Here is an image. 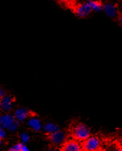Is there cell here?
<instances>
[{
    "label": "cell",
    "instance_id": "obj_2",
    "mask_svg": "<svg viewBox=\"0 0 122 151\" xmlns=\"http://www.w3.org/2000/svg\"><path fill=\"white\" fill-rule=\"evenodd\" d=\"M81 147L83 150L86 151H96L102 149L100 139L96 136L90 135L88 138L84 140L81 143Z\"/></svg>",
    "mask_w": 122,
    "mask_h": 151
},
{
    "label": "cell",
    "instance_id": "obj_7",
    "mask_svg": "<svg viewBox=\"0 0 122 151\" xmlns=\"http://www.w3.org/2000/svg\"><path fill=\"white\" fill-rule=\"evenodd\" d=\"M60 150L65 151H79L82 150V147L81 144L74 139L64 142L61 145Z\"/></svg>",
    "mask_w": 122,
    "mask_h": 151
},
{
    "label": "cell",
    "instance_id": "obj_3",
    "mask_svg": "<svg viewBox=\"0 0 122 151\" xmlns=\"http://www.w3.org/2000/svg\"><path fill=\"white\" fill-rule=\"evenodd\" d=\"M0 125L4 129L14 132L18 129L19 122L15 119V116L10 114H4L0 116Z\"/></svg>",
    "mask_w": 122,
    "mask_h": 151
},
{
    "label": "cell",
    "instance_id": "obj_14",
    "mask_svg": "<svg viewBox=\"0 0 122 151\" xmlns=\"http://www.w3.org/2000/svg\"><path fill=\"white\" fill-rule=\"evenodd\" d=\"M23 144L22 142H19L18 144L12 146V147H10V150L11 151H21L22 147H23Z\"/></svg>",
    "mask_w": 122,
    "mask_h": 151
},
{
    "label": "cell",
    "instance_id": "obj_9",
    "mask_svg": "<svg viewBox=\"0 0 122 151\" xmlns=\"http://www.w3.org/2000/svg\"><path fill=\"white\" fill-rule=\"evenodd\" d=\"M32 113L29 110L26 109V108H19L17 110L15 113V118L18 122H23L25 119H27L28 117L31 116Z\"/></svg>",
    "mask_w": 122,
    "mask_h": 151
},
{
    "label": "cell",
    "instance_id": "obj_21",
    "mask_svg": "<svg viewBox=\"0 0 122 151\" xmlns=\"http://www.w3.org/2000/svg\"><path fill=\"white\" fill-rule=\"evenodd\" d=\"M105 1H111V0H105Z\"/></svg>",
    "mask_w": 122,
    "mask_h": 151
},
{
    "label": "cell",
    "instance_id": "obj_6",
    "mask_svg": "<svg viewBox=\"0 0 122 151\" xmlns=\"http://www.w3.org/2000/svg\"><path fill=\"white\" fill-rule=\"evenodd\" d=\"M103 11H104L105 13L108 16L113 19H117L118 16V14L120 12L118 11L116 4H113L110 1H107L106 3H104Z\"/></svg>",
    "mask_w": 122,
    "mask_h": 151
},
{
    "label": "cell",
    "instance_id": "obj_11",
    "mask_svg": "<svg viewBox=\"0 0 122 151\" xmlns=\"http://www.w3.org/2000/svg\"><path fill=\"white\" fill-rule=\"evenodd\" d=\"M28 124L34 132H39L42 129V123H41L39 119H37V118H31L28 122Z\"/></svg>",
    "mask_w": 122,
    "mask_h": 151
},
{
    "label": "cell",
    "instance_id": "obj_8",
    "mask_svg": "<svg viewBox=\"0 0 122 151\" xmlns=\"http://www.w3.org/2000/svg\"><path fill=\"white\" fill-rule=\"evenodd\" d=\"M15 101L13 97L10 96H4L0 99V109L4 112H8L12 110L13 103Z\"/></svg>",
    "mask_w": 122,
    "mask_h": 151
},
{
    "label": "cell",
    "instance_id": "obj_16",
    "mask_svg": "<svg viewBox=\"0 0 122 151\" xmlns=\"http://www.w3.org/2000/svg\"><path fill=\"white\" fill-rule=\"evenodd\" d=\"M5 135H6V133H5V131H4V129L0 125V138L3 139L4 137H5Z\"/></svg>",
    "mask_w": 122,
    "mask_h": 151
},
{
    "label": "cell",
    "instance_id": "obj_18",
    "mask_svg": "<svg viewBox=\"0 0 122 151\" xmlns=\"http://www.w3.org/2000/svg\"><path fill=\"white\" fill-rule=\"evenodd\" d=\"M4 96H5V92H4V89L0 87V99L4 97Z\"/></svg>",
    "mask_w": 122,
    "mask_h": 151
},
{
    "label": "cell",
    "instance_id": "obj_20",
    "mask_svg": "<svg viewBox=\"0 0 122 151\" xmlns=\"http://www.w3.org/2000/svg\"><path fill=\"white\" fill-rule=\"evenodd\" d=\"M1 144H2V139H1V138H0V146L1 145Z\"/></svg>",
    "mask_w": 122,
    "mask_h": 151
},
{
    "label": "cell",
    "instance_id": "obj_15",
    "mask_svg": "<svg viewBox=\"0 0 122 151\" xmlns=\"http://www.w3.org/2000/svg\"><path fill=\"white\" fill-rule=\"evenodd\" d=\"M21 139L22 141L24 143H27L29 141L30 139V137H29V135L28 134L23 133L21 134Z\"/></svg>",
    "mask_w": 122,
    "mask_h": 151
},
{
    "label": "cell",
    "instance_id": "obj_17",
    "mask_svg": "<svg viewBox=\"0 0 122 151\" xmlns=\"http://www.w3.org/2000/svg\"><path fill=\"white\" fill-rule=\"evenodd\" d=\"M117 20H118V23H119V26L122 28V12H119Z\"/></svg>",
    "mask_w": 122,
    "mask_h": 151
},
{
    "label": "cell",
    "instance_id": "obj_12",
    "mask_svg": "<svg viewBox=\"0 0 122 151\" xmlns=\"http://www.w3.org/2000/svg\"><path fill=\"white\" fill-rule=\"evenodd\" d=\"M44 131L45 132V133L47 134H50L53 133V132H55L58 130H60V128L57 125L53 124V123L50 122L47 123L44 126Z\"/></svg>",
    "mask_w": 122,
    "mask_h": 151
},
{
    "label": "cell",
    "instance_id": "obj_1",
    "mask_svg": "<svg viewBox=\"0 0 122 151\" xmlns=\"http://www.w3.org/2000/svg\"><path fill=\"white\" fill-rule=\"evenodd\" d=\"M72 135L76 140L82 142L91 135L89 127L82 123L77 124L72 129Z\"/></svg>",
    "mask_w": 122,
    "mask_h": 151
},
{
    "label": "cell",
    "instance_id": "obj_13",
    "mask_svg": "<svg viewBox=\"0 0 122 151\" xmlns=\"http://www.w3.org/2000/svg\"><path fill=\"white\" fill-rule=\"evenodd\" d=\"M61 5L66 6V7H74V0H57Z\"/></svg>",
    "mask_w": 122,
    "mask_h": 151
},
{
    "label": "cell",
    "instance_id": "obj_19",
    "mask_svg": "<svg viewBox=\"0 0 122 151\" xmlns=\"http://www.w3.org/2000/svg\"><path fill=\"white\" fill-rule=\"evenodd\" d=\"M29 147H28L26 145H23V147H22L21 149V151H29Z\"/></svg>",
    "mask_w": 122,
    "mask_h": 151
},
{
    "label": "cell",
    "instance_id": "obj_5",
    "mask_svg": "<svg viewBox=\"0 0 122 151\" xmlns=\"http://www.w3.org/2000/svg\"><path fill=\"white\" fill-rule=\"evenodd\" d=\"M48 139L53 145H61L65 142V132L58 130V131L48 134Z\"/></svg>",
    "mask_w": 122,
    "mask_h": 151
},
{
    "label": "cell",
    "instance_id": "obj_4",
    "mask_svg": "<svg viewBox=\"0 0 122 151\" xmlns=\"http://www.w3.org/2000/svg\"><path fill=\"white\" fill-rule=\"evenodd\" d=\"M73 12L79 18H86L92 12L87 1L79 3L73 7Z\"/></svg>",
    "mask_w": 122,
    "mask_h": 151
},
{
    "label": "cell",
    "instance_id": "obj_10",
    "mask_svg": "<svg viewBox=\"0 0 122 151\" xmlns=\"http://www.w3.org/2000/svg\"><path fill=\"white\" fill-rule=\"evenodd\" d=\"M87 1L89 5H90V7H91L92 11L100 12V11L103 10L104 3L101 0H88Z\"/></svg>",
    "mask_w": 122,
    "mask_h": 151
}]
</instances>
